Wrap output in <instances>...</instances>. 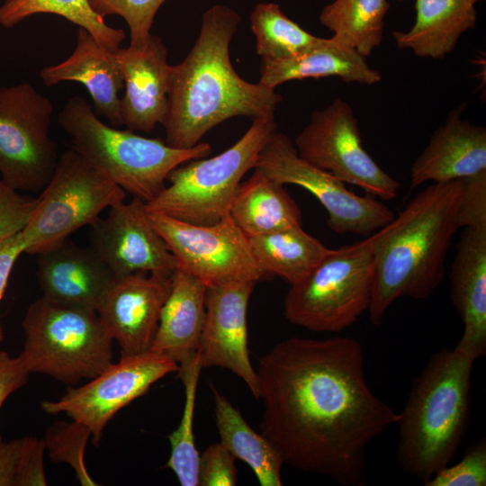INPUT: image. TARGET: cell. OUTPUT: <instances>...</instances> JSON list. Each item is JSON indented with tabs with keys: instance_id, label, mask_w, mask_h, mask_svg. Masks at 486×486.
<instances>
[{
	"instance_id": "603a6c76",
	"label": "cell",
	"mask_w": 486,
	"mask_h": 486,
	"mask_svg": "<svg viewBox=\"0 0 486 486\" xmlns=\"http://www.w3.org/2000/svg\"><path fill=\"white\" fill-rule=\"evenodd\" d=\"M340 77L346 83L374 85L381 74L372 68L364 56L336 36L320 40L311 47L292 58L279 60H261L262 86L274 89L291 80Z\"/></svg>"
},
{
	"instance_id": "8d00e7d4",
	"label": "cell",
	"mask_w": 486,
	"mask_h": 486,
	"mask_svg": "<svg viewBox=\"0 0 486 486\" xmlns=\"http://www.w3.org/2000/svg\"><path fill=\"white\" fill-rule=\"evenodd\" d=\"M235 456L220 442L209 446L200 455L198 485L234 486L237 484Z\"/></svg>"
},
{
	"instance_id": "83f0119b",
	"label": "cell",
	"mask_w": 486,
	"mask_h": 486,
	"mask_svg": "<svg viewBox=\"0 0 486 486\" xmlns=\"http://www.w3.org/2000/svg\"><path fill=\"white\" fill-rule=\"evenodd\" d=\"M248 238L264 274L280 276L291 285L308 275L330 251L302 226Z\"/></svg>"
},
{
	"instance_id": "b9f144b4",
	"label": "cell",
	"mask_w": 486,
	"mask_h": 486,
	"mask_svg": "<svg viewBox=\"0 0 486 486\" xmlns=\"http://www.w3.org/2000/svg\"><path fill=\"white\" fill-rule=\"evenodd\" d=\"M24 243L22 233L19 232L0 241V302L7 287L13 267L24 253ZM4 339V332L0 324V343Z\"/></svg>"
},
{
	"instance_id": "d4e9b609",
	"label": "cell",
	"mask_w": 486,
	"mask_h": 486,
	"mask_svg": "<svg viewBox=\"0 0 486 486\" xmlns=\"http://www.w3.org/2000/svg\"><path fill=\"white\" fill-rule=\"evenodd\" d=\"M474 0H416L415 22L407 32H393L399 49L433 59L451 53L462 34L475 27Z\"/></svg>"
},
{
	"instance_id": "d6986e66",
	"label": "cell",
	"mask_w": 486,
	"mask_h": 486,
	"mask_svg": "<svg viewBox=\"0 0 486 486\" xmlns=\"http://www.w3.org/2000/svg\"><path fill=\"white\" fill-rule=\"evenodd\" d=\"M467 103L451 110L410 168V187L486 172V127L464 120Z\"/></svg>"
},
{
	"instance_id": "6da1fadb",
	"label": "cell",
	"mask_w": 486,
	"mask_h": 486,
	"mask_svg": "<svg viewBox=\"0 0 486 486\" xmlns=\"http://www.w3.org/2000/svg\"><path fill=\"white\" fill-rule=\"evenodd\" d=\"M260 433L284 464L347 486L365 484V452L399 414L370 390L350 337L290 338L258 362Z\"/></svg>"
},
{
	"instance_id": "f35d334b",
	"label": "cell",
	"mask_w": 486,
	"mask_h": 486,
	"mask_svg": "<svg viewBox=\"0 0 486 486\" xmlns=\"http://www.w3.org/2000/svg\"><path fill=\"white\" fill-rule=\"evenodd\" d=\"M45 445L43 438L27 437L25 453L16 486H45L43 454Z\"/></svg>"
},
{
	"instance_id": "ac0fdd59",
	"label": "cell",
	"mask_w": 486,
	"mask_h": 486,
	"mask_svg": "<svg viewBox=\"0 0 486 486\" xmlns=\"http://www.w3.org/2000/svg\"><path fill=\"white\" fill-rule=\"evenodd\" d=\"M123 80L122 125L149 133L161 123L167 107L171 66L162 39L150 34L141 44L115 50Z\"/></svg>"
},
{
	"instance_id": "8992f818",
	"label": "cell",
	"mask_w": 486,
	"mask_h": 486,
	"mask_svg": "<svg viewBox=\"0 0 486 486\" xmlns=\"http://www.w3.org/2000/svg\"><path fill=\"white\" fill-rule=\"evenodd\" d=\"M21 356L27 370L76 384L92 379L112 363V338L96 310L43 296L27 308Z\"/></svg>"
},
{
	"instance_id": "7a4b0ae2",
	"label": "cell",
	"mask_w": 486,
	"mask_h": 486,
	"mask_svg": "<svg viewBox=\"0 0 486 486\" xmlns=\"http://www.w3.org/2000/svg\"><path fill=\"white\" fill-rule=\"evenodd\" d=\"M239 14L224 4L206 10L198 38L185 58L171 66L167 107L160 124L175 148L197 145L211 129L237 116L274 113L282 101L274 89L241 78L230 58Z\"/></svg>"
},
{
	"instance_id": "5b68a950",
	"label": "cell",
	"mask_w": 486,
	"mask_h": 486,
	"mask_svg": "<svg viewBox=\"0 0 486 486\" xmlns=\"http://www.w3.org/2000/svg\"><path fill=\"white\" fill-rule=\"evenodd\" d=\"M58 121L72 148L105 173L116 184L145 202L166 186L168 174L180 164L208 157L212 147L199 142L191 148L168 146L165 140L104 123L87 101L72 96Z\"/></svg>"
},
{
	"instance_id": "d6a6232c",
	"label": "cell",
	"mask_w": 486,
	"mask_h": 486,
	"mask_svg": "<svg viewBox=\"0 0 486 486\" xmlns=\"http://www.w3.org/2000/svg\"><path fill=\"white\" fill-rule=\"evenodd\" d=\"M91 436L86 425L72 419V422H54L48 428L43 438L51 462L69 464L77 481L84 486L96 485L86 470L84 459L86 443Z\"/></svg>"
},
{
	"instance_id": "ffe728a7",
	"label": "cell",
	"mask_w": 486,
	"mask_h": 486,
	"mask_svg": "<svg viewBox=\"0 0 486 486\" xmlns=\"http://www.w3.org/2000/svg\"><path fill=\"white\" fill-rule=\"evenodd\" d=\"M37 280L42 296L97 310L115 276L88 246L68 238L38 254Z\"/></svg>"
},
{
	"instance_id": "2e32d148",
	"label": "cell",
	"mask_w": 486,
	"mask_h": 486,
	"mask_svg": "<svg viewBox=\"0 0 486 486\" xmlns=\"http://www.w3.org/2000/svg\"><path fill=\"white\" fill-rule=\"evenodd\" d=\"M255 282L206 287L205 316L198 355L202 368L229 369L259 399V383L248 348L247 310Z\"/></svg>"
},
{
	"instance_id": "1f68e13d",
	"label": "cell",
	"mask_w": 486,
	"mask_h": 486,
	"mask_svg": "<svg viewBox=\"0 0 486 486\" xmlns=\"http://www.w3.org/2000/svg\"><path fill=\"white\" fill-rule=\"evenodd\" d=\"M198 353L179 364L178 375L184 385L185 400L178 428L168 436L171 453L166 466L176 475L182 486L198 485L199 453L194 436V414L200 372Z\"/></svg>"
},
{
	"instance_id": "484cf974",
	"label": "cell",
	"mask_w": 486,
	"mask_h": 486,
	"mask_svg": "<svg viewBox=\"0 0 486 486\" xmlns=\"http://www.w3.org/2000/svg\"><path fill=\"white\" fill-rule=\"evenodd\" d=\"M229 214L248 238L302 224V211L284 184L255 168L239 184Z\"/></svg>"
},
{
	"instance_id": "e575fe53",
	"label": "cell",
	"mask_w": 486,
	"mask_h": 486,
	"mask_svg": "<svg viewBox=\"0 0 486 486\" xmlns=\"http://www.w3.org/2000/svg\"><path fill=\"white\" fill-rule=\"evenodd\" d=\"M424 482L426 486H485V439L481 438L466 448L459 463L444 467Z\"/></svg>"
},
{
	"instance_id": "7bdbcfd3",
	"label": "cell",
	"mask_w": 486,
	"mask_h": 486,
	"mask_svg": "<svg viewBox=\"0 0 486 486\" xmlns=\"http://www.w3.org/2000/svg\"><path fill=\"white\" fill-rule=\"evenodd\" d=\"M474 1L477 3L478 1H482V0H474Z\"/></svg>"
},
{
	"instance_id": "44dd1931",
	"label": "cell",
	"mask_w": 486,
	"mask_h": 486,
	"mask_svg": "<svg viewBox=\"0 0 486 486\" xmlns=\"http://www.w3.org/2000/svg\"><path fill=\"white\" fill-rule=\"evenodd\" d=\"M449 279L452 303L464 324L455 347L477 360L486 353V223L464 228Z\"/></svg>"
},
{
	"instance_id": "5bb4252c",
	"label": "cell",
	"mask_w": 486,
	"mask_h": 486,
	"mask_svg": "<svg viewBox=\"0 0 486 486\" xmlns=\"http://www.w3.org/2000/svg\"><path fill=\"white\" fill-rule=\"evenodd\" d=\"M178 370L174 360L151 350L122 353L119 362L112 363L90 382L68 387L58 400H44L40 407L46 413L63 412L86 425L97 446L104 428L119 410L144 395L159 379Z\"/></svg>"
},
{
	"instance_id": "836d02e7",
	"label": "cell",
	"mask_w": 486,
	"mask_h": 486,
	"mask_svg": "<svg viewBox=\"0 0 486 486\" xmlns=\"http://www.w3.org/2000/svg\"><path fill=\"white\" fill-rule=\"evenodd\" d=\"M166 0H87L94 14L104 19L108 15H119L127 22L130 45L143 43L151 34L154 18Z\"/></svg>"
},
{
	"instance_id": "60d3db41",
	"label": "cell",
	"mask_w": 486,
	"mask_h": 486,
	"mask_svg": "<svg viewBox=\"0 0 486 486\" xmlns=\"http://www.w3.org/2000/svg\"><path fill=\"white\" fill-rule=\"evenodd\" d=\"M26 444L27 437L0 439V486H16Z\"/></svg>"
},
{
	"instance_id": "52a82bcc",
	"label": "cell",
	"mask_w": 486,
	"mask_h": 486,
	"mask_svg": "<svg viewBox=\"0 0 486 486\" xmlns=\"http://www.w3.org/2000/svg\"><path fill=\"white\" fill-rule=\"evenodd\" d=\"M276 129L274 113L254 118L244 135L220 154L180 164L168 174L169 184L146 202L147 212L198 225L220 221L229 215L241 179Z\"/></svg>"
},
{
	"instance_id": "ab89813d",
	"label": "cell",
	"mask_w": 486,
	"mask_h": 486,
	"mask_svg": "<svg viewBox=\"0 0 486 486\" xmlns=\"http://www.w3.org/2000/svg\"><path fill=\"white\" fill-rule=\"evenodd\" d=\"M29 374L21 355L11 356L0 351V409L14 392L27 383Z\"/></svg>"
},
{
	"instance_id": "cb8c5ba5",
	"label": "cell",
	"mask_w": 486,
	"mask_h": 486,
	"mask_svg": "<svg viewBox=\"0 0 486 486\" xmlns=\"http://www.w3.org/2000/svg\"><path fill=\"white\" fill-rule=\"evenodd\" d=\"M206 287L194 276L176 269L151 351L178 365L196 355L205 316Z\"/></svg>"
},
{
	"instance_id": "ba28073f",
	"label": "cell",
	"mask_w": 486,
	"mask_h": 486,
	"mask_svg": "<svg viewBox=\"0 0 486 486\" xmlns=\"http://www.w3.org/2000/svg\"><path fill=\"white\" fill-rule=\"evenodd\" d=\"M374 284L369 237L330 249L284 298V317L314 332H340L368 310Z\"/></svg>"
},
{
	"instance_id": "7402d4cb",
	"label": "cell",
	"mask_w": 486,
	"mask_h": 486,
	"mask_svg": "<svg viewBox=\"0 0 486 486\" xmlns=\"http://www.w3.org/2000/svg\"><path fill=\"white\" fill-rule=\"evenodd\" d=\"M40 77L46 86L66 81L80 83L92 97L96 115L104 116L112 126H122L119 93L123 80L115 50L100 45L85 29L78 28L71 55L43 68Z\"/></svg>"
},
{
	"instance_id": "f546056e",
	"label": "cell",
	"mask_w": 486,
	"mask_h": 486,
	"mask_svg": "<svg viewBox=\"0 0 486 486\" xmlns=\"http://www.w3.org/2000/svg\"><path fill=\"white\" fill-rule=\"evenodd\" d=\"M51 14L87 31L103 47L120 48L125 39L122 29L107 25L104 19L90 8L87 0H4L0 5V25L10 29L28 17Z\"/></svg>"
},
{
	"instance_id": "f1b7e54d",
	"label": "cell",
	"mask_w": 486,
	"mask_h": 486,
	"mask_svg": "<svg viewBox=\"0 0 486 486\" xmlns=\"http://www.w3.org/2000/svg\"><path fill=\"white\" fill-rule=\"evenodd\" d=\"M387 0H335L325 5L320 23L364 58L382 40Z\"/></svg>"
},
{
	"instance_id": "4dcf8cb0",
	"label": "cell",
	"mask_w": 486,
	"mask_h": 486,
	"mask_svg": "<svg viewBox=\"0 0 486 486\" xmlns=\"http://www.w3.org/2000/svg\"><path fill=\"white\" fill-rule=\"evenodd\" d=\"M249 21L256 37V53L265 60L292 58L320 40L285 15L276 3L256 4Z\"/></svg>"
},
{
	"instance_id": "ee69618b",
	"label": "cell",
	"mask_w": 486,
	"mask_h": 486,
	"mask_svg": "<svg viewBox=\"0 0 486 486\" xmlns=\"http://www.w3.org/2000/svg\"><path fill=\"white\" fill-rule=\"evenodd\" d=\"M399 1H403V0H399Z\"/></svg>"
},
{
	"instance_id": "30bf717a",
	"label": "cell",
	"mask_w": 486,
	"mask_h": 486,
	"mask_svg": "<svg viewBox=\"0 0 486 486\" xmlns=\"http://www.w3.org/2000/svg\"><path fill=\"white\" fill-rule=\"evenodd\" d=\"M50 99L29 83L0 87V177L18 191L42 190L58 154Z\"/></svg>"
},
{
	"instance_id": "e0dca14e",
	"label": "cell",
	"mask_w": 486,
	"mask_h": 486,
	"mask_svg": "<svg viewBox=\"0 0 486 486\" xmlns=\"http://www.w3.org/2000/svg\"><path fill=\"white\" fill-rule=\"evenodd\" d=\"M174 273H134L114 278L96 311L122 353L150 350Z\"/></svg>"
},
{
	"instance_id": "4fadbf2b",
	"label": "cell",
	"mask_w": 486,
	"mask_h": 486,
	"mask_svg": "<svg viewBox=\"0 0 486 486\" xmlns=\"http://www.w3.org/2000/svg\"><path fill=\"white\" fill-rule=\"evenodd\" d=\"M180 269L206 286L258 282L265 274L256 261L249 238L230 214L210 225H198L148 212Z\"/></svg>"
},
{
	"instance_id": "3957f363",
	"label": "cell",
	"mask_w": 486,
	"mask_h": 486,
	"mask_svg": "<svg viewBox=\"0 0 486 486\" xmlns=\"http://www.w3.org/2000/svg\"><path fill=\"white\" fill-rule=\"evenodd\" d=\"M461 195L462 179L433 183L369 236L374 284L368 311L373 325H382L395 300H424L439 286L448 250L460 229Z\"/></svg>"
},
{
	"instance_id": "7c38bea8",
	"label": "cell",
	"mask_w": 486,
	"mask_h": 486,
	"mask_svg": "<svg viewBox=\"0 0 486 486\" xmlns=\"http://www.w3.org/2000/svg\"><path fill=\"white\" fill-rule=\"evenodd\" d=\"M294 146L305 161L371 196L384 201L398 196L400 183L366 151L352 108L339 98L311 113Z\"/></svg>"
},
{
	"instance_id": "8fae6325",
	"label": "cell",
	"mask_w": 486,
	"mask_h": 486,
	"mask_svg": "<svg viewBox=\"0 0 486 486\" xmlns=\"http://www.w3.org/2000/svg\"><path fill=\"white\" fill-rule=\"evenodd\" d=\"M254 168L284 185H298L314 195L326 209L328 225L336 233L367 238L395 217L383 202L354 194L346 183L302 159L282 132L275 130L270 136Z\"/></svg>"
},
{
	"instance_id": "9c48e42d",
	"label": "cell",
	"mask_w": 486,
	"mask_h": 486,
	"mask_svg": "<svg viewBox=\"0 0 486 486\" xmlns=\"http://www.w3.org/2000/svg\"><path fill=\"white\" fill-rule=\"evenodd\" d=\"M126 192L74 148L59 155L38 204L21 231L24 253L38 255L125 201Z\"/></svg>"
},
{
	"instance_id": "d590c367",
	"label": "cell",
	"mask_w": 486,
	"mask_h": 486,
	"mask_svg": "<svg viewBox=\"0 0 486 486\" xmlns=\"http://www.w3.org/2000/svg\"><path fill=\"white\" fill-rule=\"evenodd\" d=\"M38 204V197L24 195L0 177V241L21 232Z\"/></svg>"
},
{
	"instance_id": "74e56055",
	"label": "cell",
	"mask_w": 486,
	"mask_h": 486,
	"mask_svg": "<svg viewBox=\"0 0 486 486\" xmlns=\"http://www.w3.org/2000/svg\"><path fill=\"white\" fill-rule=\"evenodd\" d=\"M486 223V172L462 179L460 228Z\"/></svg>"
},
{
	"instance_id": "277c9868",
	"label": "cell",
	"mask_w": 486,
	"mask_h": 486,
	"mask_svg": "<svg viewBox=\"0 0 486 486\" xmlns=\"http://www.w3.org/2000/svg\"><path fill=\"white\" fill-rule=\"evenodd\" d=\"M475 361L455 346L445 347L413 380L397 422L395 455L405 473L426 482L455 455L468 428Z\"/></svg>"
},
{
	"instance_id": "9a60e30c",
	"label": "cell",
	"mask_w": 486,
	"mask_h": 486,
	"mask_svg": "<svg viewBox=\"0 0 486 486\" xmlns=\"http://www.w3.org/2000/svg\"><path fill=\"white\" fill-rule=\"evenodd\" d=\"M145 204L137 197L123 201L89 226V247L115 277L176 269V258L152 226Z\"/></svg>"
},
{
	"instance_id": "4316f807",
	"label": "cell",
	"mask_w": 486,
	"mask_h": 486,
	"mask_svg": "<svg viewBox=\"0 0 486 486\" xmlns=\"http://www.w3.org/2000/svg\"><path fill=\"white\" fill-rule=\"evenodd\" d=\"M215 421L220 443L254 472L261 486H281L284 464L278 451L261 433H256L240 412L211 384Z\"/></svg>"
}]
</instances>
